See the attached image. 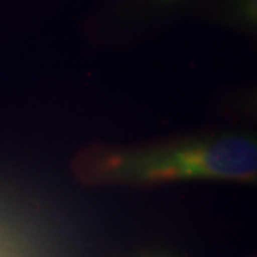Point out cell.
<instances>
[{"instance_id": "cell-1", "label": "cell", "mask_w": 257, "mask_h": 257, "mask_svg": "<svg viewBox=\"0 0 257 257\" xmlns=\"http://www.w3.org/2000/svg\"><path fill=\"white\" fill-rule=\"evenodd\" d=\"M76 175L93 183L156 184L179 180H256V142L219 135L138 149H92L74 162Z\"/></svg>"}]
</instances>
